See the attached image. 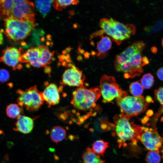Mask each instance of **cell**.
<instances>
[{"instance_id":"1","label":"cell","mask_w":163,"mask_h":163,"mask_svg":"<svg viewBox=\"0 0 163 163\" xmlns=\"http://www.w3.org/2000/svg\"><path fill=\"white\" fill-rule=\"evenodd\" d=\"M129 118L122 113L116 120L115 132L119 138L117 141L120 146L130 140L136 145L143 132L142 127L130 123Z\"/></svg>"},{"instance_id":"2","label":"cell","mask_w":163,"mask_h":163,"mask_svg":"<svg viewBox=\"0 0 163 163\" xmlns=\"http://www.w3.org/2000/svg\"><path fill=\"white\" fill-rule=\"evenodd\" d=\"M101 95L100 89L95 88H88L83 85L73 92L71 104L76 109L87 110L95 106V103Z\"/></svg>"},{"instance_id":"3","label":"cell","mask_w":163,"mask_h":163,"mask_svg":"<svg viewBox=\"0 0 163 163\" xmlns=\"http://www.w3.org/2000/svg\"><path fill=\"white\" fill-rule=\"evenodd\" d=\"M5 34L8 38L15 41L26 38L35 26V22L29 20L8 18L5 19Z\"/></svg>"},{"instance_id":"4","label":"cell","mask_w":163,"mask_h":163,"mask_svg":"<svg viewBox=\"0 0 163 163\" xmlns=\"http://www.w3.org/2000/svg\"><path fill=\"white\" fill-rule=\"evenodd\" d=\"M100 90L104 103L110 102L114 99H122L127 95V93L120 88L114 77L104 75L100 82Z\"/></svg>"},{"instance_id":"5","label":"cell","mask_w":163,"mask_h":163,"mask_svg":"<svg viewBox=\"0 0 163 163\" xmlns=\"http://www.w3.org/2000/svg\"><path fill=\"white\" fill-rule=\"evenodd\" d=\"M117 101L122 113L129 118L137 116L145 111L148 104L142 96H127Z\"/></svg>"},{"instance_id":"6","label":"cell","mask_w":163,"mask_h":163,"mask_svg":"<svg viewBox=\"0 0 163 163\" xmlns=\"http://www.w3.org/2000/svg\"><path fill=\"white\" fill-rule=\"evenodd\" d=\"M19 96L17 102L21 106H24L30 112L37 111L43 103L41 92L34 85L25 91L19 90L17 91Z\"/></svg>"},{"instance_id":"7","label":"cell","mask_w":163,"mask_h":163,"mask_svg":"<svg viewBox=\"0 0 163 163\" xmlns=\"http://www.w3.org/2000/svg\"><path fill=\"white\" fill-rule=\"evenodd\" d=\"M149 63V59L146 56L142 57L141 53H138L115 69L123 73L125 78H132L140 75L143 70L142 67Z\"/></svg>"},{"instance_id":"8","label":"cell","mask_w":163,"mask_h":163,"mask_svg":"<svg viewBox=\"0 0 163 163\" xmlns=\"http://www.w3.org/2000/svg\"><path fill=\"white\" fill-rule=\"evenodd\" d=\"M14 6L9 17L20 20H29L35 22L34 3L28 0H14Z\"/></svg>"},{"instance_id":"9","label":"cell","mask_w":163,"mask_h":163,"mask_svg":"<svg viewBox=\"0 0 163 163\" xmlns=\"http://www.w3.org/2000/svg\"><path fill=\"white\" fill-rule=\"evenodd\" d=\"M143 132L140 140L146 149L150 151H159L163 142L162 139L156 129L142 127Z\"/></svg>"},{"instance_id":"10","label":"cell","mask_w":163,"mask_h":163,"mask_svg":"<svg viewBox=\"0 0 163 163\" xmlns=\"http://www.w3.org/2000/svg\"><path fill=\"white\" fill-rule=\"evenodd\" d=\"M146 46V44L144 42L140 41L129 46L116 56L114 61L115 69L130 59L135 55L141 53Z\"/></svg>"},{"instance_id":"11","label":"cell","mask_w":163,"mask_h":163,"mask_svg":"<svg viewBox=\"0 0 163 163\" xmlns=\"http://www.w3.org/2000/svg\"><path fill=\"white\" fill-rule=\"evenodd\" d=\"M85 78L82 71L73 65L71 68L64 72L62 77V83L69 86L80 87L83 85Z\"/></svg>"},{"instance_id":"12","label":"cell","mask_w":163,"mask_h":163,"mask_svg":"<svg viewBox=\"0 0 163 163\" xmlns=\"http://www.w3.org/2000/svg\"><path fill=\"white\" fill-rule=\"evenodd\" d=\"M21 50L14 47H7L2 51V55L0 58V62H3L12 67L14 70L21 69L22 66L19 64L21 61Z\"/></svg>"},{"instance_id":"13","label":"cell","mask_w":163,"mask_h":163,"mask_svg":"<svg viewBox=\"0 0 163 163\" xmlns=\"http://www.w3.org/2000/svg\"><path fill=\"white\" fill-rule=\"evenodd\" d=\"M41 93L44 101L48 106L59 103L60 100L59 91L55 84L52 83L47 85Z\"/></svg>"},{"instance_id":"14","label":"cell","mask_w":163,"mask_h":163,"mask_svg":"<svg viewBox=\"0 0 163 163\" xmlns=\"http://www.w3.org/2000/svg\"><path fill=\"white\" fill-rule=\"evenodd\" d=\"M21 62L28 63L34 67L43 66L41 62V53L39 47H32L21 56Z\"/></svg>"},{"instance_id":"15","label":"cell","mask_w":163,"mask_h":163,"mask_svg":"<svg viewBox=\"0 0 163 163\" xmlns=\"http://www.w3.org/2000/svg\"><path fill=\"white\" fill-rule=\"evenodd\" d=\"M100 25L102 30L106 34L110 36L113 40L117 43H120L125 40V38L118 32L112 25L109 19L104 18L100 20Z\"/></svg>"},{"instance_id":"16","label":"cell","mask_w":163,"mask_h":163,"mask_svg":"<svg viewBox=\"0 0 163 163\" xmlns=\"http://www.w3.org/2000/svg\"><path fill=\"white\" fill-rule=\"evenodd\" d=\"M34 126L33 120L31 118L20 115L17 118L14 129L24 134L29 133L32 131Z\"/></svg>"},{"instance_id":"17","label":"cell","mask_w":163,"mask_h":163,"mask_svg":"<svg viewBox=\"0 0 163 163\" xmlns=\"http://www.w3.org/2000/svg\"><path fill=\"white\" fill-rule=\"evenodd\" d=\"M109 20L117 31L123 35L126 39H129L132 35L135 34L136 29L133 24H125L112 18Z\"/></svg>"},{"instance_id":"18","label":"cell","mask_w":163,"mask_h":163,"mask_svg":"<svg viewBox=\"0 0 163 163\" xmlns=\"http://www.w3.org/2000/svg\"><path fill=\"white\" fill-rule=\"evenodd\" d=\"M103 32L100 40L97 42L96 48L97 51V56L106 53L111 48L112 43L110 37L108 36H104Z\"/></svg>"},{"instance_id":"19","label":"cell","mask_w":163,"mask_h":163,"mask_svg":"<svg viewBox=\"0 0 163 163\" xmlns=\"http://www.w3.org/2000/svg\"><path fill=\"white\" fill-rule=\"evenodd\" d=\"M41 53V62L43 66L46 67L47 65L50 63L52 60H54L53 57L54 51H50L47 46L40 45L38 46Z\"/></svg>"},{"instance_id":"20","label":"cell","mask_w":163,"mask_h":163,"mask_svg":"<svg viewBox=\"0 0 163 163\" xmlns=\"http://www.w3.org/2000/svg\"><path fill=\"white\" fill-rule=\"evenodd\" d=\"M66 136V130L60 126H54L50 131V138L53 142L56 143L63 140Z\"/></svg>"},{"instance_id":"21","label":"cell","mask_w":163,"mask_h":163,"mask_svg":"<svg viewBox=\"0 0 163 163\" xmlns=\"http://www.w3.org/2000/svg\"><path fill=\"white\" fill-rule=\"evenodd\" d=\"M54 0H36L35 1L36 7L44 18L50 10Z\"/></svg>"},{"instance_id":"22","label":"cell","mask_w":163,"mask_h":163,"mask_svg":"<svg viewBox=\"0 0 163 163\" xmlns=\"http://www.w3.org/2000/svg\"><path fill=\"white\" fill-rule=\"evenodd\" d=\"M14 0H0V13L1 15L8 18L14 6Z\"/></svg>"},{"instance_id":"23","label":"cell","mask_w":163,"mask_h":163,"mask_svg":"<svg viewBox=\"0 0 163 163\" xmlns=\"http://www.w3.org/2000/svg\"><path fill=\"white\" fill-rule=\"evenodd\" d=\"M108 146V142L103 140H97L94 142L92 150L96 154L104 156L105 151Z\"/></svg>"},{"instance_id":"24","label":"cell","mask_w":163,"mask_h":163,"mask_svg":"<svg viewBox=\"0 0 163 163\" xmlns=\"http://www.w3.org/2000/svg\"><path fill=\"white\" fill-rule=\"evenodd\" d=\"M21 113V108L18 104H11L8 105L6 107V114L10 118H17L20 115Z\"/></svg>"},{"instance_id":"25","label":"cell","mask_w":163,"mask_h":163,"mask_svg":"<svg viewBox=\"0 0 163 163\" xmlns=\"http://www.w3.org/2000/svg\"><path fill=\"white\" fill-rule=\"evenodd\" d=\"M99 155L94 153L92 149L87 148L83 153L82 158L84 163H92L100 158Z\"/></svg>"},{"instance_id":"26","label":"cell","mask_w":163,"mask_h":163,"mask_svg":"<svg viewBox=\"0 0 163 163\" xmlns=\"http://www.w3.org/2000/svg\"><path fill=\"white\" fill-rule=\"evenodd\" d=\"M129 88L131 93L134 97H136L141 96L144 89L139 81L131 83L129 85Z\"/></svg>"},{"instance_id":"27","label":"cell","mask_w":163,"mask_h":163,"mask_svg":"<svg viewBox=\"0 0 163 163\" xmlns=\"http://www.w3.org/2000/svg\"><path fill=\"white\" fill-rule=\"evenodd\" d=\"M161 159L159 151H150L146 155L145 160L147 163H159Z\"/></svg>"},{"instance_id":"28","label":"cell","mask_w":163,"mask_h":163,"mask_svg":"<svg viewBox=\"0 0 163 163\" xmlns=\"http://www.w3.org/2000/svg\"><path fill=\"white\" fill-rule=\"evenodd\" d=\"M154 82L153 76L149 73L145 74L141 80V85L144 88L146 89L152 87Z\"/></svg>"},{"instance_id":"29","label":"cell","mask_w":163,"mask_h":163,"mask_svg":"<svg viewBox=\"0 0 163 163\" xmlns=\"http://www.w3.org/2000/svg\"><path fill=\"white\" fill-rule=\"evenodd\" d=\"M53 5L54 7L58 10H60L62 9L63 7L71 5H77L79 2L78 0H57L54 1Z\"/></svg>"},{"instance_id":"30","label":"cell","mask_w":163,"mask_h":163,"mask_svg":"<svg viewBox=\"0 0 163 163\" xmlns=\"http://www.w3.org/2000/svg\"><path fill=\"white\" fill-rule=\"evenodd\" d=\"M155 98L163 107V86L160 87L154 91Z\"/></svg>"},{"instance_id":"31","label":"cell","mask_w":163,"mask_h":163,"mask_svg":"<svg viewBox=\"0 0 163 163\" xmlns=\"http://www.w3.org/2000/svg\"><path fill=\"white\" fill-rule=\"evenodd\" d=\"M10 75L9 72L6 69H0V82H5L9 79Z\"/></svg>"},{"instance_id":"32","label":"cell","mask_w":163,"mask_h":163,"mask_svg":"<svg viewBox=\"0 0 163 163\" xmlns=\"http://www.w3.org/2000/svg\"><path fill=\"white\" fill-rule=\"evenodd\" d=\"M157 76L161 80L163 81V67L160 68L157 71Z\"/></svg>"},{"instance_id":"33","label":"cell","mask_w":163,"mask_h":163,"mask_svg":"<svg viewBox=\"0 0 163 163\" xmlns=\"http://www.w3.org/2000/svg\"><path fill=\"white\" fill-rule=\"evenodd\" d=\"M3 43V36L2 33L0 31V45H2Z\"/></svg>"},{"instance_id":"34","label":"cell","mask_w":163,"mask_h":163,"mask_svg":"<svg viewBox=\"0 0 163 163\" xmlns=\"http://www.w3.org/2000/svg\"><path fill=\"white\" fill-rule=\"evenodd\" d=\"M151 51L152 53H155L157 51V49L156 47L153 46L151 48Z\"/></svg>"},{"instance_id":"35","label":"cell","mask_w":163,"mask_h":163,"mask_svg":"<svg viewBox=\"0 0 163 163\" xmlns=\"http://www.w3.org/2000/svg\"><path fill=\"white\" fill-rule=\"evenodd\" d=\"M71 48H70L69 47L67 48L65 50L66 51V52L67 53H69L70 52L71 50Z\"/></svg>"},{"instance_id":"36","label":"cell","mask_w":163,"mask_h":163,"mask_svg":"<svg viewBox=\"0 0 163 163\" xmlns=\"http://www.w3.org/2000/svg\"><path fill=\"white\" fill-rule=\"evenodd\" d=\"M98 163H105L104 161L102 160L101 159L99 160Z\"/></svg>"},{"instance_id":"37","label":"cell","mask_w":163,"mask_h":163,"mask_svg":"<svg viewBox=\"0 0 163 163\" xmlns=\"http://www.w3.org/2000/svg\"><path fill=\"white\" fill-rule=\"evenodd\" d=\"M21 44L23 46H25L26 45V43L24 42H22L21 43Z\"/></svg>"},{"instance_id":"38","label":"cell","mask_w":163,"mask_h":163,"mask_svg":"<svg viewBox=\"0 0 163 163\" xmlns=\"http://www.w3.org/2000/svg\"><path fill=\"white\" fill-rule=\"evenodd\" d=\"M62 53H63V54H66L67 53V52H66V51L65 50L63 51Z\"/></svg>"},{"instance_id":"39","label":"cell","mask_w":163,"mask_h":163,"mask_svg":"<svg viewBox=\"0 0 163 163\" xmlns=\"http://www.w3.org/2000/svg\"><path fill=\"white\" fill-rule=\"evenodd\" d=\"M161 45L163 48V38L161 40Z\"/></svg>"},{"instance_id":"40","label":"cell","mask_w":163,"mask_h":163,"mask_svg":"<svg viewBox=\"0 0 163 163\" xmlns=\"http://www.w3.org/2000/svg\"><path fill=\"white\" fill-rule=\"evenodd\" d=\"M161 152H163V149L162 150Z\"/></svg>"},{"instance_id":"41","label":"cell","mask_w":163,"mask_h":163,"mask_svg":"<svg viewBox=\"0 0 163 163\" xmlns=\"http://www.w3.org/2000/svg\"><path fill=\"white\" fill-rule=\"evenodd\" d=\"M162 140H163V138H162Z\"/></svg>"},{"instance_id":"42","label":"cell","mask_w":163,"mask_h":163,"mask_svg":"<svg viewBox=\"0 0 163 163\" xmlns=\"http://www.w3.org/2000/svg\"><path fill=\"white\" fill-rule=\"evenodd\" d=\"M162 153H163V152H162Z\"/></svg>"}]
</instances>
